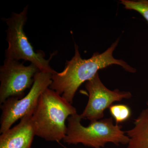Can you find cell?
<instances>
[{"label":"cell","mask_w":148,"mask_h":148,"mask_svg":"<svg viewBox=\"0 0 148 148\" xmlns=\"http://www.w3.org/2000/svg\"><path fill=\"white\" fill-rule=\"evenodd\" d=\"M119 39L114 42L106 51L93 53L90 58L83 59L75 45V55L70 61H66L64 70L60 73L52 74V83L49 88L61 95L73 104L75 94L79 86L98 73V71L113 65L121 66L126 71L134 73L136 69L125 61L114 58L113 53L117 46Z\"/></svg>","instance_id":"obj_1"},{"label":"cell","mask_w":148,"mask_h":148,"mask_svg":"<svg viewBox=\"0 0 148 148\" xmlns=\"http://www.w3.org/2000/svg\"><path fill=\"white\" fill-rule=\"evenodd\" d=\"M76 113L72 104L48 88L42 93L32 115L36 136L48 142L59 143L66 135V121Z\"/></svg>","instance_id":"obj_2"},{"label":"cell","mask_w":148,"mask_h":148,"mask_svg":"<svg viewBox=\"0 0 148 148\" xmlns=\"http://www.w3.org/2000/svg\"><path fill=\"white\" fill-rule=\"evenodd\" d=\"M82 118L77 113L67 119V132L63 141L68 145L81 144L92 148H104L108 143L126 145L129 138L122 126L114 125L112 118L91 122L87 126L81 123Z\"/></svg>","instance_id":"obj_3"},{"label":"cell","mask_w":148,"mask_h":148,"mask_svg":"<svg viewBox=\"0 0 148 148\" xmlns=\"http://www.w3.org/2000/svg\"><path fill=\"white\" fill-rule=\"evenodd\" d=\"M28 10V5H27L20 13H12L10 17L2 18L7 26L6 32L8 47L5 50V58L29 61L36 66L40 71L53 74L56 71L51 67L49 62L54 53L49 59H46L42 51H35L24 32Z\"/></svg>","instance_id":"obj_4"},{"label":"cell","mask_w":148,"mask_h":148,"mask_svg":"<svg viewBox=\"0 0 148 148\" xmlns=\"http://www.w3.org/2000/svg\"><path fill=\"white\" fill-rule=\"evenodd\" d=\"M52 75L51 73L40 71L35 75L34 84L27 95L21 98H9L1 105V134L18 119L34 113L42 93L52 83Z\"/></svg>","instance_id":"obj_5"},{"label":"cell","mask_w":148,"mask_h":148,"mask_svg":"<svg viewBox=\"0 0 148 148\" xmlns=\"http://www.w3.org/2000/svg\"><path fill=\"white\" fill-rule=\"evenodd\" d=\"M40 69L34 64L23 63L5 58L0 68V104L9 98H21L25 91L32 87L36 74Z\"/></svg>","instance_id":"obj_6"},{"label":"cell","mask_w":148,"mask_h":148,"mask_svg":"<svg viewBox=\"0 0 148 148\" xmlns=\"http://www.w3.org/2000/svg\"><path fill=\"white\" fill-rule=\"evenodd\" d=\"M85 87L89 94L87 105L81 115L82 119L90 122L99 120L103 117L104 112L115 102L132 97L129 91H120L119 89L110 90L103 84L98 73L86 82Z\"/></svg>","instance_id":"obj_7"},{"label":"cell","mask_w":148,"mask_h":148,"mask_svg":"<svg viewBox=\"0 0 148 148\" xmlns=\"http://www.w3.org/2000/svg\"><path fill=\"white\" fill-rule=\"evenodd\" d=\"M33 114L22 117L18 124L0 136V148H31L36 136Z\"/></svg>","instance_id":"obj_8"},{"label":"cell","mask_w":148,"mask_h":148,"mask_svg":"<svg viewBox=\"0 0 148 148\" xmlns=\"http://www.w3.org/2000/svg\"><path fill=\"white\" fill-rule=\"evenodd\" d=\"M127 148H148V107L140 113L132 129L126 131Z\"/></svg>","instance_id":"obj_9"},{"label":"cell","mask_w":148,"mask_h":148,"mask_svg":"<svg viewBox=\"0 0 148 148\" xmlns=\"http://www.w3.org/2000/svg\"><path fill=\"white\" fill-rule=\"evenodd\" d=\"M111 116L116 124L126 121L131 116V111L129 107L124 104L112 105L109 108Z\"/></svg>","instance_id":"obj_10"},{"label":"cell","mask_w":148,"mask_h":148,"mask_svg":"<svg viewBox=\"0 0 148 148\" xmlns=\"http://www.w3.org/2000/svg\"><path fill=\"white\" fill-rule=\"evenodd\" d=\"M120 3L125 8L139 12L148 23V0H121Z\"/></svg>","instance_id":"obj_11"},{"label":"cell","mask_w":148,"mask_h":148,"mask_svg":"<svg viewBox=\"0 0 148 148\" xmlns=\"http://www.w3.org/2000/svg\"><path fill=\"white\" fill-rule=\"evenodd\" d=\"M62 147H63V148H70L69 147H66V146H65L64 145H62Z\"/></svg>","instance_id":"obj_12"},{"label":"cell","mask_w":148,"mask_h":148,"mask_svg":"<svg viewBox=\"0 0 148 148\" xmlns=\"http://www.w3.org/2000/svg\"><path fill=\"white\" fill-rule=\"evenodd\" d=\"M147 106L148 107V102H147Z\"/></svg>","instance_id":"obj_13"},{"label":"cell","mask_w":148,"mask_h":148,"mask_svg":"<svg viewBox=\"0 0 148 148\" xmlns=\"http://www.w3.org/2000/svg\"><path fill=\"white\" fill-rule=\"evenodd\" d=\"M31 148H32V147H31Z\"/></svg>","instance_id":"obj_14"}]
</instances>
